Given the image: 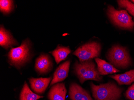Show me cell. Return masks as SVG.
<instances>
[{
  "instance_id": "17",
  "label": "cell",
  "mask_w": 134,
  "mask_h": 100,
  "mask_svg": "<svg viewBox=\"0 0 134 100\" xmlns=\"http://www.w3.org/2000/svg\"><path fill=\"white\" fill-rule=\"evenodd\" d=\"M14 9L13 1L1 0L0 10L4 14H8L12 12Z\"/></svg>"
},
{
  "instance_id": "10",
  "label": "cell",
  "mask_w": 134,
  "mask_h": 100,
  "mask_svg": "<svg viewBox=\"0 0 134 100\" xmlns=\"http://www.w3.org/2000/svg\"><path fill=\"white\" fill-rule=\"evenodd\" d=\"M70 61L69 60L60 64L56 69L53 74V78L50 86L59 83L64 80L68 76L70 69Z\"/></svg>"
},
{
  "instance_id": "11",
  "label": "cell",
  "mask_w": 134,
  "mask_h": 100,
  "mask_svg": "<svg viewBox=\"0 0 134 100\" xmlns=\"http://www.w3.org/2000/svg\"><path fill=\"white\" fill-rule=\"evenodd\" d=\"M67 90L64 83L53 85L48 92L47 98L49 100H65Z\"/></svg>"
},
{
  "instance_id": "1",
  "label": "cell",
  "mask_w": 134,
  "mask_h": 100,
  "mask_svg": "<svg viewBox=\"0 0 134 100\" xmlns=\"http://www.w3.org/2000/svg\"><path fill=\"white\" fill-rule=\"evenodd\" d=\"M10 64L16 68L25 65L31 58V43L28 39L23 40L21 45L11 48L8 55Z\"/></svg>"
},
{
  "instance_id": "8",
  "label": "cell",
  "mask_w": 134,
  "mask_h": 100,
  "mask_svg": "<svg viewBox=\"0 0 134 100\" xmlns=\"http://www.w3.org/2000/svg\"><path fill=\"white\" fill-rule=\"evenodd\" d=\"M69 94L71 100H93L87 91L74 83L70 85Z\"/></svg>"
},
{
  "instance_id": "4",
  "label": "cell",
  "mask_w": 134,
  "mask_h": 100,
  "mask_svg": "<svg viewBox=\"0 0 134 100\" xmlns=\"http://www.w3.org/2000/svg\"><path fill=\"white\" fill-rule=\"evenodd\" d=\"M107 14L111 21L119 27L127 30L134 29V22L126 10H117L111 5H108Z\"/></svg>"
},
{
  "instance_id": "19",
  "label": "cell",
  "mask_w": 134,
  "mask_h": 100,
  "mask_svg": "<svg viewBox=\"0 0 134 100\" xmlns=\"http://www.w3.org/2000/svg\"><path fill=\"white\" fill-rule=\"evenodd\" d=\"M125 96L127 99L134 100V83L126 92Z\"/></svg>"
},
{
  "instance_id": "5",
  "label": "cell",
  "mask_w": 134,
  "mask_h": 100,
  "mask_svg": "<svg viewBox=\"0 0 134 100\" xmlns=\"http://www.w3.org/2000/svg\"><path fill=\"white\" fill-rule=\"evenodd\" d=\"M107 57L110 63L117 67L126 68L131 64V59L127 50L120 46H113L108 52Z\"/></svg>"
},
{
  "instance_id": "14",
  "label": "cell",
  "mask_w": 134,
  "mask_h": 100,
  "mask_svg": "<svg viewBox=\"0 0 134 100\" xmlns=\"http://www.w3.org/2000/svg\"><path fill=\"white\" fill-rule=\"evenodd\" d=\"M117 82L119 85H129L134 82V69L122 74L110 76Z\"/></svg>"
},
{
  "instance_id": "12",
  "label": "cell",
  "mask_w": 134,
  "mask_h": 100,
  "mask_svg": "<svg viewBox=\"0 0 134 100\" xmlns=\"http://www.w3.org/2000/svg\"><path fill=\"white\" fill-rule=\"evenodd\" d=\"M18 43L13 38L11 34L6 30L3 26L1 25L0 28V45L6 49L16 45Z\"/></svg>"
},
{
  "instance_id": "15",
  "label": "cell",
  "mask_w": 134,
  "mask_h": 100,
  "mask_svg": "<svg viewBox=\"0 0 134 100\" xmlns=\"http://www.w3.org/2000/svg\"><path fill=\"white\" fill-rule=\"evenodd\" d=\"M71 51L69 47L58 46L56 49L51 52L54 57L57 64L65 60Z\"/></svg>"
},
{
  "instance_id": "3",
  "label": "cell",
  "mask_w": 134,
  "mask_h": 100,
  "mask_svg": "<svg viewBox=\"0 0 134 100\" xmlns=\"http://www.w3.org/2000/svg\"><path fill=\"white\" fill-rule=\"evenodd\" d=\"M74 72L82 84L89 80L97 81L102 80V77L92 59L82 63L76 62L74 64Z\"/></svg>"
},
{
  "instance_id": "7",
  "label": "cell",
  "mask_w": 134,
  "mask_h": 100,
  "mask_svg": "<svg viewBox=\"0 0 134 100\" xmlns=\"http://www.w3.org/2000/svg\"><path fill=\"white\" fill-rule=\"evenodd\" d=\"M52 67V62L48 55L41 54L36 59L35 68L36 71L40 74H44L49 72Z\"/></svg>"
},
{
  "instance_id": "13",
  "label": "cell",
  "mask_w": 134,
  "mask_h": 100,
  "mask_svg": "<svg viewBox=\"0 0 134 100\" xmlns=\"http://www.w3.org/2000/svg\"><path fill=\"white\" fill-rule=\"evenodd\" d=\"M97 64V69L100 75H106L119 72V70L115 68L112 64H110L104 60L98 58H95Z\"/></svg>"
},
{
  "instance_id": "18",
  "label": "cell",
  "mask_w": 134,
  "mask_h": 100,
  "mask_svg": "<svg viewBox=\"0 0 134 100\" xmlns=\"http://www.w3.org/2000/svg\"><path fill=\"white\" fill-rule=\"evenodd\" d=\"M120 8H125L130 14L134 16V4L127 0H120L117 1Z\"/></svg>"
},
{
  "instance_id": "6",
  "label": "cell",
  "mask_w": 134,
  "mask_h": 100,
  "mask_svg": "<svg viewBox=\"0 0 134 100\" xmlns=\"http://www.w3.org/2000/svg\"><path fill=\"white\" fill-rule=\"evenodd\" d=\"M101 46L99 43L92 42L85 44L79 47L73 54L79 58L81 63L91 60L100 55Z\"/></svg>"
},
{
  "instance_id": "20",
  "label": "cell",
  "mask_w": 134,
  "mask_h": 100,
  "mask_svg": "<svg viewBox=\"0 0 134 100\" xmlns=\"http://www.w3.org/2000/svg\"><path fill=\"white\" fill-rule=\"evenodd\" d=\"M132 2H133V3H134V0H132V1H131Z\"/></svg>"
},
{
  "instance_id": "9",
  "label": "cell",
  "mask_w": 134,
  "mask_h": 100,
  "mask_svg": "<svg viewBox=\"0 0 134 100\" xmlns=\"http://www.w3.org/2000/svg\"><path fill=\"white\" fill-rule=\"evenodd\" d=\"M52 77L48 78H30L29 83L34 92L39 94H43L46 90Z\"/></svg>"
},
{
  "instance_id": "2",
  "label": "cell",
  "mask_w": 134,
  "mask_h": 100,
  "mask_svg": "<svg viewBox=\"0 0 134 100\" xmlns=\"http://www.w3.org/2000/svg\"><path fill=\"white\" fill-rule=\"evenodd\" d=\"M90 85L95 100H118L121 97L122 89L114 83L99 85L91 83Z\"/></svg>"
},
{
  "instance_id": "16",
  "label": "cell",
  "mask_w": 134,
  "mask_h": 100,
  "mask_svg": "<svg viewBox=\"0 0 134 100\" xmlns=\"http://www.w3.org/2000/svg\"><path fill=\"white\" fill-rule=\"evenodd\" d=\"M43 97L34 93L30 89L26 82H25L20 93L19 100H37Z\"/></svg>"
}]
</instances>
